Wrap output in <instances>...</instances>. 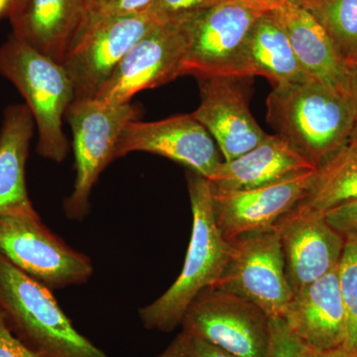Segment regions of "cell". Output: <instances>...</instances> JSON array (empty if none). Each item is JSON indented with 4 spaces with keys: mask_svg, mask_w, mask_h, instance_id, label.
I'll use <instances>...</instances> for the list:
<instances>
[{
    "mask_svg": "<svg viewBox=\"0 0 357 357\" xmlns=\"http://www.w3.org/2000/svg\"><path fill=\"white\" fill-rule=\"evenodd\" d=\"M190 345V335L182 331L159 357H191Z\"/></svg>",
    "mask_w": 357,
    "mask_h": 357,
    "instance_id": "31",
    "label": "cell"
},
{
    "mask_svg": "<svg viewBox=\"0 0 357 357\" xmlns=\"http://www.w3.org/2000/svg\"><path fill=\"white\" fill-rule=\"evenodd\" d=\"M0 311L15 335L48 357H109L81 335L51 289L0 255Z\"/></svg>",
    "mask_w": 357,
    "mask_h": 357,
    "instance_id": "3",
    "label": "cell"
},
{
    "mask_svg": "<svg viewBox=\"0 0 357 357\" xmlns=\"http://www.w3.org/2000/svg\"><path fill=\"white\" fill-rule=\"evenodd\" d=\"M155 1L156 0H100L89 7L88 15L110 17L147 13Z\"/></svg>",
    "mask_w": 357,
    "mask_h": 357,
    "instance_id": "26",
    "label": "cell"
},
{
    "mask_svg": "<svg viewBox=\"0 0 357 357\" xmlns=\"http://www.w3.org/2000/svg\"><path fill=\"white\" fill-rule=\"evenodd\" d=\"M282 319L307 347L318 351L344 347L345 314L338 265L294 295Z\"/></svg>",
    "mask_w": 357,
    "mask_h": 357,
    "instance_id": "17",
    "label": "cell"
},
{
    "mask_svg": "<svg viewBox=\"0 0 357 357\" xmlns=\"http://www.w3.org/2000/svg\"><path fill=\"white\" fill-rule=\"evenodd\" d=\"M337 55L349 66L357 60V0H321L310 7Z\"/></svg>",
    "mask_w": 357,
    "mask_h": 357,
    "instance_id": "23",
    "label": "cell"
},
{
    "mask_svg": "<svg viewBox=\"0 0 357 357\" xmlns=\"http://www.w3.org/2000/svg\"><path fill=\"white\" fill-rule=\"evenodd\" d=\"M88 9V0H25L9 20L13 36L63 63L83 29Z\"/></svg>",
    "mask_w": 357,
    "mask_h": 357,
    "instance_id": "18",
    "label": "cell"
},
{
    "mask_svg": "<svg viewBox=\"0 0 357 357\" xmlns=\"http://www.w3.org/2000/svg\"><path fill=\"white\" fill-rule=\"evenodd\" d=\"M287 1L295 4V6L303 7V8L309 9L310 7L318 3L321 0H287Z\"/></svg>",
    "mask_w": 357,
    "mask_h": 357,
    "instance_id": "37",
    "label": "cell"
},
{
    "mask_svg": "<svg viewBox=\"0 0 357 357\" xmlns=\"http://www.w3.org/2000/svg\"><path fill=\"white\" fill-rule=\"evenodd\" d=\"M34 128V119L26 105H13L4 110L0 128V215L35 210L25 178Z\"/></svg>",
    "mask_w": 357,
    "mask_h": 357,
    "instance_id": "21",
    "label": "cell"
},
{
    "mask_svg": "<svg viewBox=\"0 0 357 357\" xmlns=\"http://www.w3.org/2000/svg\"><path fill=\"white\" fill-rule=\"evenodd\" d=\"M274 13L307 76L347 96V65L312 14L288 1Z\"/></svg>",
    "mask_w": 357,
    "mask_h": 357,
    "instance_id": "19",
    "label": "cell"
},
{
    "mask_svg": "<svg viewBox=\"0 0 357 357\" xmlns=\"http://www.w3.org/2000/svg\"><path fill=\"white\" fill-rule=\"evenodd\" d=\"M300 357H357V351L344 347L330 351H318L300 342Z\"/></svg>",
    "mask_w": 357,
    "mask_h": 357,
    "instance_id": "32",
    "label": "cell"
},
{
    "mask_svg": "<svg viewBox=\"0 0 357 357\" xmlns=\"http://www.w3.org/2000/svg\"><path fill=\"white\" fill-rule=\"evenodd\" d=\"M252 76L267 77L273 88L314 79L301 67L274 10L256 21L241 52L238 77Z\"/></svg>",
    "mask_w": 357,
    "mask_h": 357,
    "instance_id": "20",
    "label": "cell"
},
{
    "mask_svg": "<svg viewBox=\"0 0 357 357\" xmlns=\"http://www.w3.org/2000/svg\"><path fill=\"white\" fill-rule=\"evenodd\" d=\"M0 357H48L35 351L9 328L6 317L0 311Z\"/></svg>",
    "mask_w": 357,
    "mask_h": 357,
    "instance_id": "29",
    "label": "cell"
},
{
    "mask_svg": "<svg viewBox=\"0 0 357 357\" xmlns=\"http://www.w3.org/2000/svg\"><path fill=\"white\" fill-rule=\"evenodd\" d=\"M230 243L227 266L208 288L243 298L271 319L283 318L294 294L286 277L276 230L246 234Z\"/></svg>",
    "mask_w": 357,
    "mask_h": 357,
    "instance_id": "8",
    "label": "cell"
},
{
    "mask_svg": "<svg viewBox=\"0 0 357 357\" xmlns=\"http://www.w3.org/2000/svg\"><path fill=\"white\" fill-rule=\"evenodd\" d=\"M25 0H0V20L8 18L16 13Z\"/></svg>",
    "mask_w": 357,
    "mask_h": 357,
    "instance_id": "34",
    "label": "cell"
},
{
    "mask_svg": "<svg viewBox=\"0 0 357 357\" xmlns=\"http://www.w3.org/2000/svg\"><path fill=\"white\" fill-rule=\"evenodd\" d=\"M183 332L238 357H267L272 319L253 303L206 288L188 307Z\"/></svg>",
    "mask_w": 357,
    "mask_h": 357,
    "instance_id": "9",
    "label": "cell"
},
{
    "mask_svg": "<svg viewBox=\"0 0 357 357\" xmlns=\"http://www.w3.org/2000/svg\"><path fill=\"white\" fill-rule=\"evenodd\" d=\"M0 255L51 290L81 285L93 273L88 256L53 234L35 210L0 215Z\"/></svg>",
    "mask_w": 357,
    "mask_h": 357,
    "instance_id": "5",
    "label": "cell"
},
{
    "mask_svg": "<svg viewBox=\"0 0 357 357\" xmlns=\"http://www.w3.org/2000/svg\"><path fill=\"white\" fill-rule=\"evenodd\" d=\"M238 79L241 77H199L201 102L192 114L215 139L225 162L248 153L267 134L249 112Z\"/></svg>",
    "mask_w": 357,
    "mask_h": 357,
    "instance_id": "14",
    "label": "cell"
},
{
    "mask_svg": "<svg viewBox=\"0 0 357 357\" xmlns=\"http://www.w3.org/2000/svg\"><path fill=\"white\" fill-rule=\"evenodd\" d=\"M267 109L277 134L318 167L344 147L357 119L347 96L316 79L274 86Z\"/></svg>",
    "mask_w": 357,
    "mask_h": 357,
    "instance_id": "1",
    "label": "cell"
},
{
    "mask_svg": "<svg viewBox=\"0 0 357 357\" xmlns=\"http://www.w3.org/2000/svg\"><path fill=\"white\" fill-rule=\"evenodd\" d=\"M340 151L349 156L357 157V119L347 144Z\"/></svg>",
    "mask_w": 357,
    "mask_h": 357,
    "instance_id": "35",
    "label": "cell"
},
{
    "mask_svg": "<svg viewBox=\"0 0 357 357\" xmlns=\"http://www.w3.org/2000/svg\"><path fill=\"white\" fill-rule=\"evenodd\" d=\"M267 357H300V340L282 318L272 319V340Z\"/></svg>",
    "mask_w": 357,
    "mask_h": 357,
    "instance_id": "27",
    "label": "cell"
},
{
    "mask_svg": "<svg viewBox=\"0 0 357 357\" xmlns=\"http://www.w3.org/2000/svg\"><path fill=\"white\" fill-rule=\"evenodd\" d=\"M357 199V157L338 151L318 167L306 196L286 215L324 217L333 208Z\"/></svg>",
    "mask_w": 357,
    "mask_h": 357,
    "instance_id": "22",
    "label": "cell"
},
{
    "mask_svg": "<svg viewBox=\"0 0 357 357\" xmlns=\"http://www.w3.org/2000/svg\"><path fill=\"white\" fill-rule=\"evenodd\" d=\"M338 283L345 314L344 347L357 351V239L345 241L338 263Z\"/></svg>",
    "mask_w": 357,
    "mask_h": 357,
    "instance_id": "24",
    "label": "cell"
},
{
    "mask_svg": "<svg viewBox=\"0 0 357 357\" xmlns=\"http://www.w3.org/2000/svg\"><path fill=\"white\" fill-rule=\"evenodd\" d=\"M157 23L148 13L86 15L83 29L62 63L74 86L75 100L95 98L124 56Z\"/></svg>",
    "mask_w": 357,
    "mask_h": 357,
    "instance_id": "10",
    "label": "cell"
},
{
    "mask_svg": "<svg viewBox=\"0 0 357 357\" xmlns=\"http://www.w3.org/2000/svg\"><path fill=\"white\" fill-rule=\"evenodd\" d=\"M137 151L178 162L208 181L223 162L215 140L192 114L159 121L128 122L117 141L114 159Z\"/></svg>",
    "mask_w": 357,
    "mask_h": 357,
    "instance_id": "12",
    "label": "cell"
},
{
    "mask_svg": "<svg viewBox=\"0 0 357 357\" xmlns=\"http://www.w3.org/2000/svg\"><path fill=\"white\" fill-rule=\"evenodd\" d=\"M347 96L357 114V60L347 66Z\"/></svg>",
    "mask_w": 357,
    "mask_h": 357,
    "instance_id": "33",
    "label": "cell"
},
{
    "mask_svg": "<svg viewBox=\"0 0 357 357\" xmlns=\"http://www.w3.org/2000/svg\"><path fill=\"white\" fill-rule=\"evenodd\" d=\"M274 229L280 237L286 277L294 295L340 263L345 241L325 217L284 215Z\"/></svg>",
    "mask_w": 357,
    "mask_h": 357,
    "instance_id": "15",
    "label": "cell"
},
{
    "mask_svg": "<svg viewBox=\"0 0 357 357\" xmlns=\"http://www.w3.org/2000/svg\"><path fill=\"white\" fill-rule=\"evenodd\" d=\"M225 0H156L147 13L159 23H181Z\"/></svg>",
    "mask_w": 357,
    "mask_h": 357,
    "instance_id": "25",
    "label": "cell"
},
{
    "mask_svg": "<svg viewBox=\"0 0 357 357\" xmlns=\"http://www.w3.org/2000/svg\"><path fill=\"white\" fill-rule=\"evenodd\" d=\"M187 178L192 211L191 241L175 283L139 310L141 321L148 330L170 333L181 325L192 301L220 278L231 252V243L223 238L215 222L210 181L191 170Z\"/></svg>",
    "mask_w": 357,
    "mask_h": 357,
    "instance_id": "2",
    "label": "cell"
},
{
    "mask_svg": "<svg viewBox=\"0 0 357 357\" xmlns=\"http://www.w3.org/2000/svg\"><path fill=\"white\" fill-rule=\"evenodd\" d=\"M317 170L255 189L213 192V215L223 238L232 241L246 234L274 229L306 196Z\"/></svg>",
    "mask_w": 357,
    "mask_h": 357,
    "instance_id": "13",
    "label": "cell"
},
{
    "mask_svg": "<svg viewBox=\"0 0 357 357\" xmlns=\"http://www.w3.org/2000/svg\"><path fill=\"white\" fill-rule=\"evenodd\" d=\"M324 217L344 241L357 239V199L326 211Z\"/></svg>",
    "mask_w": 357,
    "mask_h": 357,
    "instance_id": "28",
    "label": "cell"
},
{
    "mask_svg": "<svg viewBox=\"0 0 357 357\" xmlns=\"http://www.w3.org/2000/svg\"><path fill=\"white\" fill-rule=\"evenodd\" d=\"M191 338V357H238L198 337Z\"/></svg>",
    "mask_w": 357,
    "mask_h": 357,
    "instance_id": "30",
    "label": "cell"
},
{
    "mask_svg": "<svg viewBox=\"0 0 357 357\" xmlns=\"http://www.w3.org/2000/svg\"><path fill=\"white\" fill-rule=\"evenodd\" d=\"M244 1L253 2V3L265 4V6L273 7L275 9L280 8L287 2V0H244Z\"/></svg>",
    "mask_w": 357,
    "mask_h": 357,
    "instance_id": "36",
    "label": "cell"
},
{
    "mask_svg": "<svg viewBox=\"0 0 357 357\" xmlns=\"http://www.w3.org/2000/svg\"><path fill=\"white\" fill-rule=\"evenodd\" d=\"M318 166L285 138L266 134L248 153L223 161L210 181L213 194L245 191L314 172Z\"/></svg>",
    "mask_w": 357,
    "mask_h": 357,
    "instance_id": "16",
    "label": "cell"
},
{
    "mask_svg": "<svg viewBox=\"0 0 357 357\" xmlns=\"http://www.w3.org/2000/svg\"><path fill=\"white\" fill-rule=\"evenodd\" d=\"M132 103L105 105L95 98L76 100L66 112L72 128L76 162L74 190L65 199L68 218L83 220L89 213V196L100 173L114 160L115 147L128 122L136 121Z\"/></svg>",
    "mask_w": 357,
    "mask_h": 357,
    "instance_id": "7",
    "label": "cell"
},
{
    "mask_svg": "<svg viewBox=\"0 0 357 357\" xmlns=\"http://www.w3.org/2000/svg\"><path fill=\"white\" fill-rule=\"evenodd\" d=\"M265 4L225 0L182 21L188 36L184 75L238 77L241 52L248 33L265 13Z\"/></svg>",
    "mask_w": 357,
    "mask_h": 357,
    "instance_id": "6",
    "label": "cell"
},
{
    "mask_svg": "<svg viewBox=\"0 0 357 357\" xmlns=\"http://www.w3.org/2000/svg\"><path fill=\"white\" fill-rule=\"evenodd\" d=\"M0 74L20 91L38 130L37 151L62 162L69 150L63 117L75 100L72 79L64 65L11 36L0 46Z\"/></svg>",
    "mask_w": 357,
    "mask_h": 357,
    "instance_id": "4",
    "label": "cell"
},
{
    "mask_svg": "<svg viewBox=\"0 0 357 357\" xmlns=\"http://www.w3.org/2000/svg\"><path fill=\"white\" fill-rule=\"evenodd\" d=\"M188 36L180 23H157L115 68L95 100L105 105L131 102L136 93L184 75Z\"/></svg>",
    "mask_w": 357,
    "mask_h": 357,
    "instance_id": "11",
    "label": "cell"
},
{
    "mask_svg": "<svg viewBox=\"0 0 357 357\" xmlns=\"http://www.w3.org/2000/svg\"><path fill=\"white\" fill-rule=\"evenodd\" d=\"M100 0H88V6H93V4L98 3Z\"/></svg>",
    "mask_w": 357,
    "mask_h": 357,
    "instance_id": "38",
    "label": "cell"
}]
</instances>
